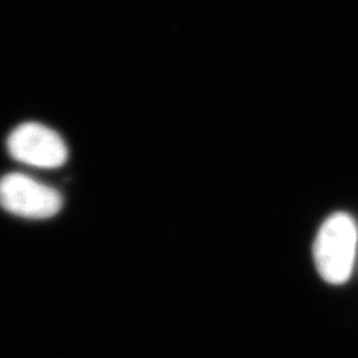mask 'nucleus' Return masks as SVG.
<instances>
[{"mask_svg":"<svg viewBox=\"0 0 358 358\" xmlns=\"http://www.w3.org/2000/svg\"><path fill=\"white\" fill-rule=\"evenodd\" d=\"M357 239V224L350 215L337 213L325 220L313 247L316 268L325 282L338 285L349 279Z\"/></svg>","mask_w":358,"mask_h":358,"instance_id":"f257e3e1","label":"nucleus"},{"mask_svg":"<svg viewBox=\"0 0 358 358\" xmlns=\"http://www.w3.org/2000/svg\"><path fill=\"white\" fill-rule=\"evenodd\" d=\"M0 206L17 217L45 219L62 210L63 198L50 186L13 173L0 179Z\"/></svg>","mask_w":358,"mask_h":358,"instance_id":"f03ea898","label":"nucleus"},{"mask_svg":"<svg viewBox=\"0 0 358 358\" xmlns=\"http://www.w3.org/2000/svg\"><path fill=\"white\" fill-rule=\"evenodd\" d=\"M8 152L19 162L44 169L60 167L68 158L63 138L52 129L35 122L13 130L8 138Z\"/></svg>","mask_w":358,"mask_h":358,"instance_id":"7ed1b4c3","label":"nucleus"}]
</instances>
